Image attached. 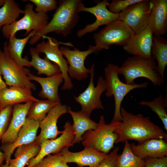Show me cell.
Returning a JSON list of instances; mask_svg holds the SVG:
<instances>
[{
  "label": "cell",
  "instance_id": "obj_28",
  "mask_svg": "<svg viewBox=\"0 0 167 167\" xmlns=\"http://www.w3.org/2000/svg\"><path fill=\"white\" fill-rule=\"evenodd\" d=\"M29 51L32 57L31 66L37 71L38 75L45 74L50 77L61 73L57 64L52 63L45 56L44 58H41L40 53L36 48L31 47Z\"/></svg>",
  "mask_w": 167,
  "mask_h": 167
},
{
  "label": "cell",
  "instance_id": "obj_11",
  "mask_svg": "<svg viewBox=\"0 0 167 167\" xmlns=\"http://www.w3.org/2000/svg\"><path fill=\"white\" fill-rule=\"evenodd\" d=\"M63 127L64 130L59 137L46 140L41 143L39 153L29 161L26 167H34L47 155L61 152L65 147L69 148L73 146L75 134L72 125L67 121Z\"/></svg>",
  "mask_w": 167,
  "mask_h": 167
},
{
  "label": "cell",
  "instance_id": "obj_12",
  "mask_svg": "<svg viewBox=\"0 0 167 167\" xmlns=\"http://www.w3.org/2000/svg\"><path fill=\"white\" fill-rule=\"evenodd\" d=\"M59 49L67 59L68 63V74L71 78L78 81L86 79L90 74V69L87 68L84 65V61L89 54H96L95 46L90 45L85 51H81L77 48L71 50L68 48L62 46Z\"/></svg>",
  "mask_w": 167,
  "mask_h": 167
},
{
  "label": "cell",
  "instance_id": "obj_40",
  "mask_svg": "<svg viewBox=\"0 0 167 167\" xmlns=\"http://www.w3.org/2000/svg\"><path fill=\"white\" fill-rule=\"evenodd\" d=\"M4 160H5L4 154L3 152L1 151L0 148V165L2 164Z\"/></svg>",
  "mask_w": 167,
  "mask_h": 167
},
{
  "label": "cell",
  "instance_id": "obj_30",
  "mask_svg": "<svg viewBox=\"0 0 167 167\" xmlns=\"http://www.w3.org/2000/svg\"><path fill=\"white\" fill-rule=\"evenodd\" d=\"M123 151L118 155L116 167H144L145 161L134 154L131 150L128 141H125Z\"/></svg>",
  "mask_w": 167,
  "mask_h": 167
},
{
  "label": "cell",
  "instance_id": "obj_37",
  "mask_svg": "<svg viewBox=\"0 0 167 167\" xmlns=\"http://www.w3.org/2000/svg\"><path fill=\"white\" fill-rule=\"evenodd\" d=\"M119 150L118 146L114 148L113 150L108 154L106 157L96 167H116Z\"/></svg>",
  "mask_w": 167,
  "mask_h": 167
},
{
  "label": "cell",
  "instance_id": "obj_4",
  "mask_svg": "<svg viewBox=\"0 0 167 167\" xmlns=\"http://www.w3.org/2000/svg\"><path fill=\"white\" fill-rule=\"evenodd\" d=\"M119 67L114 64L109 63L104 69L106 84L105 95L107 97L113 96L115 102V110L111 122H121L120 109L122 102L125 96L135 89L146 88L148 83L129 84L122 82L118 77Z\"/></svg>",
  "mask_w": 167,
  "mask_h": 167
},
{
  "label": "cell",
  "instance_id": "obj_18",
  "mask_svg": "<svg viewBox=\"0 0 167 167\" xmlns=\"http://www.w3.org/2000/svg\"><path fill=\"white\" fill-rule=\"evenodd\" d=\"M32 102L29 101L13 106L9 125L0 140L2 144L12 143L15 141L25 121L28 110Z\"/></svg>",
  "mask_w": 167,
  "mask_h": 167
},
{
  "label": "cell",
  "instance_id": "obj_20",
  "mask_svg": "<svg viewBox=\"0 0 167 167\" xmlns=\"http://www.w3.org/2000/svg\"><path fill=\"white\" fill-rule=\"evenodd\" d=\"M130 146L133 153L143 159L167 156V143L163 139H152L137 145L133 143Z\"/></svg>",
  "mask_w": 167,
  "mask_h": 167
},
{
  "label": "cell",
  "instance_id": "obj_19",
  "mask_svg": "<svg viewBox=\"0 0 167 167\" xmlns=\"http://www.w3.org/2000/svg\"><path fill=\"white\" fill-rule=\"evenodd\" d=\"M153 35L152 30L148 26L140 32L135 34L123 48L130 54L152 58L151 49Z\"/></svg>",
  "mask_w": 167,
  "mask_h": 167
},
{
  "label": "cell",
  "instance_id": "obj_29",
  "mask_svg": "<svg viewBox=\"0 0 167 167\" xmlns=\"http://www.w3.org/2000/svg\"><path fill=\"white\" fill-rule=\"evenodd\" d=\"M24 11L14 0H5L0 8V29L6 25H10L17 20Z\"/></svg>",
  "mask_w": 167,
  "mask_h": 167
},
{
  "label": "cell",
  "instance_id": "obj_17",
  "mask_svg": "<svg viewBox=\"0 0 167 167\" xmlns=\"http://www.w3.org/2000/svg\"><path fill=\"white\" fill-rule=\"evenodd\" d=\"M61 152L67 163H75L78 167H96L108 155L89 148H84L80 151L72 152L69 151V148L65 147Z\"/></svg>",
  "mask_w": 167,
  "mask_h": 167
},
{
  "label": "cell",
  "instance_id": "obj_31",
  "mask_svg": "<svg viewBox=\"0 0 167 167\" xmlns=\"http://www.w3.org/2000/svg\"><path fill=\"white\" fill-rule=\"evenodd\" d=\"M59 103L49 100H39L33 102L28 110L26 118L40 122L51 109Z\"/></svg>",
  "mask_w": 167,
  "mask_h": 167
},
{
  "label": "cell",
  "instance_id": "obj_9",
  "mask_svg": "<svg viewBox=\"0 0 167 167\" xmlns=\"http://www.w3.org/2000/svg\"><path fill=\"white\" fill-rule=\"evenodd\" d=\"M94 66V63H93L91 68L90 81L88 87L79 96H74L75 101L81 106V112L89 117L93 110L104 109L101 97L106 88L105 79L102 76L99 77L97 85L95 86L93 82Z\"/></svg>",
  "mask_w": 167,
  "mask_h": 167
},
{
  "label": "cell",
  "instance_id": "obj_15",
  "mask_svg": "<svg viewBox=\"0 0 167 167\" xmlns=\"http://www.w3.org/2000/svg\"><path fill=\"white\" fill-rule=\"evenodd\" d=\"M68 113V106L60 102L53 107L45 118L40 122L41 130L37 136L35 142L40 146L43 141L54 139L61 134L63 131L58 130L57 122L58 118L62 115Z\"/></svg>",
  "mask_w": 167,
  "mask_h": 167
},
{
  "label": "cell",
  "instance_id": "obj_26",
  "mask_svg": "<svg viewBox=\"0 0 167 167\" xmlns=\"http://www.w3.org/2000/svg\"><path fill=\"white\" fill-rule=\"evenodd\" d=\"M40 146L35 142L17 147L15 153V158L2 164L0 167H24L29 161L35 157L40 150Z\"/></svg>",
  "mask_w": 167,
  "mask_h": 167
},
{
  "label": "cell",
  "instance_id": "obj_34",
  "mask_svg": "<svg viewBox=\"0 0 167 167\" xmlns=\"http://www.w3.org/2000/svg\"><path fill=\"white\" fill-rule=\"evenodd\" d=\"M36 6L34 11L38 13H46L56 9L58 2L55 0H29Z\"/></svg>",
  "mask_w": 167,
  "mask_h": 167
},
{
  "label": "cell",
  "instance_id": "obj_35",
  "mask_svg": "<svg viewBox=\"0 0 167 167\" xmlns=\"http://www.w3.org/2000/svg\"><path fill=\"white\" fill-rule=\"evenodd\" d=\"M13 108V106H8L0 111V140L9 125Z\"/></svg>",
  "mask_w": 167,
  "mask_h": 167
},
{
  "label": "cell",
  "instance_id": "obj_2",
  "mask_svg": "<svg viewBox=\"0 0 167 167\" xmlns=\"http://www.w3.org/2000/svg\"><path fill=\"white\" fill-rule=\"evenodd\" d=\"M81 0H59L58 6L51 21L41 31L36 33L29 41L31 45L37 42L41 38L54 32L67 36L77 25L79 19L78 11Z\"/></svg>",
  "mask_w": 167,
  "mask_h": 167
},
{
  "label": "cell",
  "instance_id": "obj_10",
  "mask_svg": "<svg viewBox=\"0 0 167 167\" xmlns=\"http://www.w3.org/2000/svg\"><path fill=\"white\" fill-rule=\"evenodd\" d=\"M153 4L150 0H142L133 4L118 14L120 19L138 34L148 25Z\"/></svg>",
  "mask_w": 167,
  "mask_h": 167
},
{
  "label": "cell",
  "instance_id": "obj_39",
  "mask_svg": "<svg viewBox=\"0 0 167 167\" xmlns=\"http://www.w3.org/2000/svg\"><path fill=\"white\" fill-rule=\"evenodd\" d=\"M6 88H7V85L5 82L2 80L0 72V92Z\"/></svg>",
  "mask_w": 167,
  "mask_h": 167
},
{
  "label": "cell",
  "instance_id": "obj_25",
  "mask_svg": "<svg viewBox=\"0 0 167 167\" xmlns=\"http://www.w3.org/2000/svg\"><path fill=\"white\" fill-rule=\"evenodd\" d=\"M68 113L71 115L73 121L72 126L75 134L73 144L74 145L79 143L82 140L84 134L88 131L95 129L98 123L84 115L80 111L77 112L73 111L69 106H68Z\"/></svg>",
  "mask_w": 167,
  "mask_h": 167
},
{
  "label": "cell",
  "instance_id": "obj_22",
  "mask_svg": "<svg viewBox=\"0 0 167 167\" xmlns=\"http://www.w3.org/2000/svg\"><path fill=\"white\" fill-rule=\"evenodd\" d=\"M39 100L32 96L31 90L17 86L7 87L0 92V111L8 106Z\"/></svg>",
  "mask_w": 167,
  "mask_h": 167
},
{
  "label": "cell",
  "instance_id": "obj_42",
  "mask_svg": "<svg viewBox=\"0 0 167 167\" xmlns=\"http://www.w3.org/2000/svg\"></svg>",
  "mask_w": 167,
  "mask_h": 167
},
{
  "label": "cell",
  "instance_id": "obj_16",
  "mask_svg": "<svg viewBox=\"0 0 167 167\" xmlns=\"http://www.w3.org/2000/svg\"><path fill=\"white\" fill-rule=\"evenodd\" d=\"M40 124L39 122L26 118L15 141L12 143L2 144L1 149L4 154L6 162L11 159L12 155L17 147L35 141Z\"/></svg>",
  "mask_w": 167,
  "mask_h": 167
},
{
  "label": "cell",
  "instance_id": "obj_32",
  "mask_svg": "<svg viewBox=\"0 0 167 167\" xmlns=\"http://www.w3.org/2000/svg\"><path fill=\"white\" fill-rule=\"evenodd\" d=\"M139 105L146 106L150 107L152 111L155 112L162 121L165 129L167 131V95L163 99L162 95L153 100L147 101H142L139 102Z\"/></svg>",
  "mask_w": 167,
  "mask_h": 167
},
{
  "label": "cell",
  "instance_id": "obj_7",
  "mask_svg": "<svg viewBox=\"0 0 167 167\" xmlns=\"http://www.w3.org/2000/svg\"><path fill=\"white\" fill-rule=\"evenodd\" d=\"M33 4H25L23 17L11 24L3 26L2 31L4 36L9 39L18 31L25 30L24 36L32 31L37 33L42 30L48 23L49 17L46 13H38L33 11Z\"/></svg>",
  "mask_w": 167,
  "mask_h": 167
},
{
  "label": "cell",
  "instance_id": "obj_36",
  "mask_svg": "<svg viewBox=\"0 0 167 167\" xmlns=\"http://www.w3.org/2000/svg\"><path fill=\"white\" fill-rule=\"evenodd\" d=\"M142 0H113L109 3L107 7L111 12L118 14L129 6L140 2Z\"/></svg>",
  "mask_w": 167,
  "mask_h": 167
},
{
  "label": "cell",
  "instance_id": "obj_3",
  "mask_svg": "<svg viewBox=\"0 0 167 167\" xmlns=\"http://www.w3.org/2000/svg\"><path fill=\"white\" fill-rule=\"evenodd\" d=\"M156 66L152 58L133 55L128 57L119 67L118 74L123 76L128 84H134L135 79L143 77L149 79L154 86H160L164 84V80L157 72Z\"/></svg>",
  "mask_w": 167,
  "mask_h": 167
},
{
  "label": "cell",
  "instance_id": "obj_27",
  "mask_svg": "<svg viewBox=\"0 0 167 167\" xmlns=\"http://www.w3.org/2000/svg\"><path fill=\"white\" fill-rule=\"evenodd\" d=\"M151 54L152 57L157 62V71L164 80V71L167 65V39L153 35Z\"/></svg>",
  "mask_w": 167,
  "mask_h": 167
},
{
  "label": "cell",
  "instance_id": "obj_24",
  "mask_svg": "<svg viewBox=\"0 0 167 167\" xmlns=\"http://www.w3.org/2000/svg\"><path fill=\"white\" fill-rule=\"evenodd\" d=\"M35 33V31H32L27 36L23 38H17L14 36L4 44L3 49L7 52L10 57L20 67H31L30 61H29L27 56L23 58L22 54L25 45Z\"/></svg>",
  "mask_w": 167,
  "mask_h": 167
},
{
  "label": "cell",
  "instance_id": "obj_23",
  "mask_svg": "<svg viewBox=\"0 0 167 167\" xmlns=\"http://www.w3.org/2000/svg\"><path fill=\"white\" fill-rule=\"evenodd\" d=\"M153 4L148 26L156 36H161L167 31V0H151Z\"/></svg>",
  "mask_w": 167,
  "mask_h": 167
},
{
  "label": "cell",
  "instance_id": "obj_5",
  "mask_svg": "<svg viewBox=\"0 0 167 167\" xmlns=\"http://www.w3.org/2000/svg\"><path fill=\"white\" fill-rule=\"evenodd\" d=\"M120 122L105 123L104 116L101 115L94 130L86 131L82 136V144L84 148H89L108 154L114 148L117 135L114 132Z\"/></svg>",
  "mask_w": 167,
  "mask_h": 167
},
{
  "label": "cell",
  "instance_id": "obj_21",
  "mask_svg": "<svg viewBox=\"0 0 167 167\" xmlns=\"http://www.w3.org/2000/svg\"><path fill=\"white\" fill-rule=\"evenodd\" d=\"M30 80L39 83L42 87L38 95L42 98L57 102H61L58 95V87L64 81L62 73L50 77L43 78L36 76L31 73L28 75Z\"/></svg>",
  "mask_w": 167,
  "mask_h": 167
},
{
  "label": "cell",
  "instance_id": "obj_8",
  "mask_svg": "<svg viewBox=\"0 0 167 167\" xmlns=\"http://www.w3.org/2000/svg\"><path fill=\"white\" fill-rule=\"evenodd\" d=\"M0 72L3 76L6 85L17 86L35 90V85L28 76L30 70L20 66L10 56L7 52L0 48Z\"/></svg>",
  "mask_w": 167,
  "mask_h": 167
},
{
  "label": "cell",
  "instance_id": "obj_41",
  "mask_svg": "<svg viewBox=\"0 0 167 167\" xmlns=\"http://www.w3.org/2000/svg\"><path fill=\"white\" fill-rule=\"evenodd\" d=\"M5 0H0V8L4 4Z\"/></svg>",
  "mask_w": 167,
  "mask_h": 167
},
{
  "label": "cell",
  "instance_id": "obj_33",
  "mask_svg": "<svg viewBox=\"0 0 167 167\" xmlns=\"http://www.w3.org/2000/svg\"><path fill=\"white\" fill-rule=\"evenodd\" d=\"M34 167H70L64 157L60 152L49 154L40 161Z\"/></svg>",
  "mask_w": 167,
  "mask_h": 167
},
{
  "label": "cell",
  "instance_id": "obj_38",
  "mask_svg": "<svg viewBox=\"0 0 167 167\" xmlns=\"http://www.w3.org/2000/svg\"><path fill=\"white\" fill-rule=\"evenodd\" d=\"M144 167H167V157L161 158H148L144 159Z\"/></svg>",
  "mask_w": 167,
  "mask_h": 167
},
{
  "label": "cell",
  "instance_id": "obj_13",
  "mask_svg": "<svg viewBox=\"0 0 167 167\" xmlns=\"http://www.w3.org/2000/svg\"><path fill=\"white\" fill-rule=\"evenodd\" d=\"M42 38H46L47 41L38 43L36 48L40 53H44L49 60L57 64L59 67L64 79V84L62 89L71 90L73 85L71 78L68 75L67 62L64 58L59 47L60 42L54 37L45 36Z\"/></svg>",
  "mask_w": 167,
  "mask_h": 167
},
{
  "label": "cell",
  "instance_id": "obj_1",
  "mask_svg": "<svg viewBox=\"0 0 167 167\" xmlns=\"http://www.w3.org/2000/svg\"><path fill=\"white\" fill-rule=\"evenodd\" d=\"M122 121L114 131L117 135L115 143L134 140L140 144L152 139H167V134L155 124L148 117L142 114H134L123 107L120 109Z\"/></svg>",
  "mask_w": 167,
  "mask_h": 167
},
{
  "label": "cell",
  "instance_id": "obj_14",
  "mask_svg": "<svg viewBox=\"0 0 167 167\" xmlns=\"http://www.w3.org/2000/svg\"><path fill=\"white\" fill-rule=\"evenodd\" d=\"M96 2V5L90 7H85L82 1L79 3L78 8L79 12L85 11L90 13L95 16L96 20L93 23L87 24L83 28L79 30L77 33L78 37L80 38L87 33L96 31L100 26L107 25L118 19V14H113L107 9L108 0Z\"/></svg>",
  "mask_w": 167,
  "mask_h": 167
},
{
  "label": "cell",
  "instance_id": "obj_6",
  "mask_svg": "<svg viewBox=\"0 0 167 167\" xmlns=\"http://www.w3.org/2000/svg\"><path fill=\"white\" fill-rule=\"evenodd\" d=\"M135 33L123 21L117 19L106 25L93 35L96 54L103 49H108L112 45H125Z\"/></svg>",
  "mask_w": 167,
  "mask_h": 167
}]
</instances>
